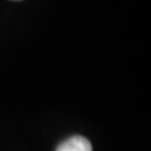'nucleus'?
Returning a JSON list of instances; mask_svg holds the SVG:
<instances>
[{
	"label": "nucleus",
	"instance_id": "f257e3e1",
	"mask_svg": "<svg viewBox=\"0 0 151 151\" xmlns=\"http://www.w3.org/2000/svg\"><path fill=\"white\" fill-rule=\"evenodd\" d=\"M55 151H92V144L83 136L74 135L60 142Z\"/></svg>",
	"mask_w": 151,
	"mask_h": 151
}]
</instances>
